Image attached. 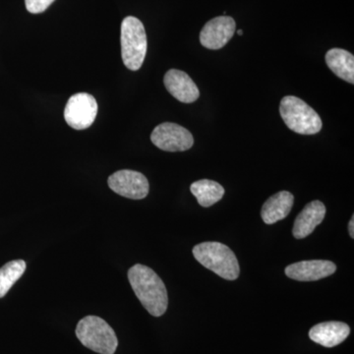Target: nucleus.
Masks as SVG:
<instances>
[{
  "label": "nucleus",
  "mask_w": 354,
  "mask_h": 354,
  "mask_svg": "<svg viewBox=\"0 0 354 354\" xmlns=\"http://www.w3.org/2000/svg\"><path fill=\"white\" fill-rule=\"evenodd\" d=\"M109 186L113 192L128 199L141 200L148 196V179L141 172L123 169L109 177Z\"/></svg>",
  "instance_id": "6e6552de"
},
{
  "label": "nucleus",
  "mask_w": 354,
  "mask_h": 354,
  "mask_svg": "<svg viewBox=\"0 0 354 354\" xmlns=\"http://www.w3.org/2000/svg\"><path fill=\"white\" fill-rule=\"evenodd\" d=\"M165 88L177 101L184 104L196 102L200 97L199 88L196 84L185 72L171 69L165 73L164 78Z\"/></svg>",
  "instance_id": "9b49d317"
},
{
  "label": "nucleus",
  "mask_w": 354,
  "mask_h": 354,
  "mask_svg": "<svg viewBox=\"0 0 354 354\" xmlns=\"http://www.w3.org/2000/svg\"><path fill=\"white\" fill-rule=\"evenodd\" d=\"M235 21L228 16H220L206 23L200 32V43L209 50H220L234 37Z\"/></svg>",
  "instance_id": "1a4fd4ad"
},
{
  "label": "nucleus",
  "mask_w": 354,
  "mask_h": 354,
  "mask_svg": "<svg viewBox=\"0 0 354 354\" xmlns=\"http://www.w3.org/2000/svg\"><path fill=\"white\" fill-rule=\"evenodd\" d=\"M237 34H239V36H242V35H243V31H242V30H239V31H237Z\"/></svg>",
  "instance_id": "aec40b11"
},
{
  "label": "nucleus",
  "mask_w": 354,
  "mask_h": 354,
  "mask_svg": "<svg viewBox=\"0 0 354 354\" xmlns=\"http://www.w3.org/2000/svg\"><path fill=\"white\" fill-rule=\"evenodd\" d=\"M97 114V101L87 93L72 95L64 109L65 121L75 130L87 129L94 123Z\"/></svg>",
  "instance_id": "0eeeda50"
},
{
  "label": "nucleus",
  "mask_w": 354,
  "mask_h": 354,
  "mask_svg": "<svg viewBox=\"0 0 354 354\" xmlns=\"http://www.w3.org/2000/svg\"><path fill=\"white\" fill-rule=\"evenodd\" d=\"M128 279L144 308L151 315H164L169 305V297L162 279L151 268L137 264L128 271Z\"/></svg>",
  "instance_id": "f257e3e1"
},
{
  "label": "nucleus",
  "mask_w": 354,
  "mask_h": 354,
  "mask_svg": "<svg viewBox=\"0 0 354 354\" xmlns=\"http://www.w3.org/2000/svg\"><path fill=\"white\" fill-rule=\"evenodd\" d=\"M351 329L348 325L342 322H325L314 326L309 330L311 341L321 344L325 348H334L337 344L346 341Z\"/></svg>",
  "instance_id": "ddd939ff"
},
{
  "label": "nucleus",
  "mask_w": 354,
  "mask_h": 354,
  "mask_svg": "<svg viewBox=\"0 0 354 354\" xmlns=\"http://www.w3.org/2000/svg\"><path fill=\"white\" fill-rule=\"evenodd\" d=\"M190 191L196 197L199 205L205 208H209L221 201L225 195V188L220 183L209 179H201L191 184Z\"/></svg>",
  "instance_id": "dca6fc26"
},
{
  "label": "nucleus",
  "mask_w": 354,
  "mask_h": 354,
  "mask_svg": "<svg viewBox=\"0 0 354 354\" xmlns=\"http://www.w3.org/2000/svg\"><path fill=\"white\" fill-rule=\"evenodd\" d=\"M349 234H351V239H354V216L351 218V221L348 223Z\"/></svg>",
  "instance_id": "6ab92c4d"
},
{
  "label": "nucleus",
  "mask_w": 354,
  "mask_h": 354,
  "mask_svg": "<svg viewBox=\"0 0 354 354\" xmlns=\"http://www.w3.org/2000/svg\"><path fill=\"white\" fill-rule=\"evenodd\" d=\"M195 259L221 278L234 281L239 277L241 268L236 256L230 247L220 242H203L193 248Z\"/></svg>",
  "instance_id": "f03ea898"
},
{
  "label": "nucleus",
  "mask_w": 354,
  "mask_h": 354,
  "mask_svg": "<svg viewBox=\"0 0 354 354\" xmlns=\"http://www.w3.org/2000/svg\"><path fill=\"white\" fill-rule=\"evenodd\" d=\"M279 113L291 131L301 135H314L322 129L319 114L304 101L295 95H286L279 104Z\"/></svg>",
  "instance_id": "39448f33"
},
{
  "label": "nucleus",
  "mask_w": 354,
  "mask_h": 354,
  "mask_svg": "<svg viewBox=\"0 0 354 354\" xmlns=\"http://www.w3.org/2000/svg\"><path fill=\"white\" fill-rule=\"evenodd\" d=\"M326 64L333 73L346 81L354 84V57L353 53L342 48H332L326 53Z\"/></svg>",
  "instance_id": "2eb2a0df"
},
{
  "label": "nucleus",
  "mask_w": 354,
  "mask_h": 354,
  "mask_svg": "<svg viewBox=\"0 0 354 354\" xmlns=\"http://www.w3.org/2000/svg\"><path fill=\"white\" fill-rule=\"evenodd\" d=\"M55 0H25L26 8L32 14L43 13Z\"/></svg>",
  "instance_id": "a211bd4d"
},
{
  "label": "nucleus",
  "mask_w": 354,
  "mask_h": 354,
  "mask_svg": "<svg viewBox=\"0 0 354 354\" xmlns=\"http://www.w3.org/2000/svg\"><path fill=\"white\" fill-rule=\"evenodd\" d=\"M295 197L288 191H281L270 197L263 205L261 216L267 225L283 220L290 213Z\"/></svg>",
  "instance_id": "4468645a"
},
{
  "label": "nucleus",
  "mask_w": 354,
  "mask_h": 354,
  "mask_svg": "<svg viewBox=\"0 0 354 354\" xmlns=\"http://www.w3.org/2000/svg\"><path fill=\"white\" fill-rule=\"evenodd\" d=\"M121 57L128 69L137 71L145 60L147 35L143 23L138 18L128 16L121 24Z\"/></svg>",
  "instance_id": "7ed1b4c3"
},
{
  "label": "nucleus",
  "mask_w": 354,
  "mask_h": 354,
  "mask_svg": "<svg viewBox=\"0 0 354 354\" xmlns=\"http://www.w3.org/2000/svg\"><path fill=\"white\" fill-rule=\"evenodd\" d=\"M325 215L326 207L322 202L313 201L307 204L295 221L293 236L297 239L308 236L322 223Z\"/></svg>",
  "instance_id": "f8f14e48"
},
{
  "label": "nucleus",
  "mask_w": 354,
  "mask_h": 354,
  "mask_svg": "<svg viewBox=\"0 0 354 354\" xmlns=\"http://www.w3.org/2000/svg\"><path fill=\"white\" fill-rule=\"evenodd\" d=\"M151 141L165 152H184L194 145V138L190 131L171 122L158 125L151 134Z\"/></svg>",
  "instance_id": "423d86ee"
},
{
  "label": "nucleus",
  "mask_w": 354,
  "mask_h": 354,
  "mask_svg": "<svg viewBox=\"0 0 354 354\" xmlns=\"http://www.w3.org/2000/svg\"><path fill=\"white\" fill-rule=\"evenodd\" d=\"M76 335L86 348L101 354H114L118 339L113 328L104 319L87 316L79 321Z\"/></svg>",
  "instance_id": "20e7f679"
},
{
  "label": "nucleus",
  "mask_w": 354,
  "mask_h": 354,
  "mask_svg": "<svg viewBox=\"0 0 354 354\" xmlns=\"http://www.w3.org/2000/svg\"><path fill=\"white\" fill-rule=\"evenodd\" d=\"M26 271L24 260H14L0 268V298L4 297Z\"/></svg>",
  "instance_id": "f3484780"
},
{
  "label": "nucleus",
  "mask_w": 354,
  "mask_h": 354,
  "mask_svg": "<svg viewBox=\"0 0 354 354\" xmlns=\"http://www.w3.org/2000/svg\"><path fill=\"white\" fill-rule=\"evenodd\" d=\"M337 266L330 261L310 260L295 263L286 268L288 278L299 281H315L332 276Z\"/></svg>",
  "instance_id": "9d476101"
}]
</instances>
